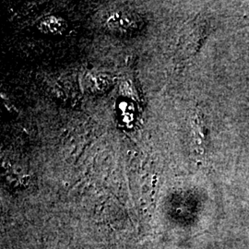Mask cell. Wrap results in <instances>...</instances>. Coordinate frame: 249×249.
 Listing matches in <instances>:
<instances>
[{"label":"cell","mask_w":249,"mask_h":249,"mask_svg":"<svg viewBox=\"0 0 249 249\" xmlns=\"http://www.w3.org/2000/svg\"><path fill=\"white\" fill-rule=\"evenodd\" d=\"M138 24L137 18L131 13L116 12L107 18V26L116 34H126L131 32Z\"/></svg>","instance_id":"cell-1"},{"label":"cell","mask_w":249,"mask_h":249,"mask_svg":"<svg viewBox=\"0 0 249 249\" xmlns=\"http://www.w3.org/2000/svg\"><path fill=\"white\" fill-rule=\"evenodd\" d=\"M67 26L66 20L58 16H46L40 19L37 24L40 32L49 36L61 35L66 31Z\"/></svg>","instance_id":"cell-2"},{"label":"cell","mask_w":249,"mask_h":249,"mask_svg":"<svg viewBox=\"0 0 249 249\" xmlns=\"http://www.w3.org/2000/svg\"><path fill=\"white\" fill-rule=\"evenodd\" d=\"M109 79L102 74L89 73L85 77V86L90 91L104 90L108 88Z\"/></svg>","instance_id":"cell-3"}]
</instances>
